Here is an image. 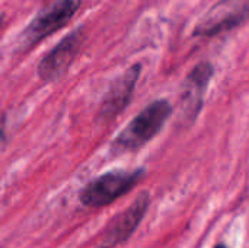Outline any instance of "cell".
Instances as JSON below:
<instances>
[{"instance_id":"52a82bcc","label":"cell","mask_w":249,"mask_h":248,"mask_svg":"<svg viewBox=\"0 0 249 248\" xmlns=\"http://www.w3.org/2000/svg\"><path fill=\"white\" fill-rule=\"evenodd\" d=\"M150 203V193L147 190L140 191V194H137V197L125 210L109 221L96 248H115L130 240V237L136 232V229L144 219Z\"/></svg>"},{"instance_id":"3957f363","label":"cell","mask_w":249,"mask_h":248,"mask_svg":"<svg viewBox=\"0 0 249 248\" xmlns=\"http://www.w3.org/2000/svg\"><path fill=\"white\" fill-rule=\"evenodd\" d=\"M82 0H54L41 9L22 29L16 39V50L26 53L42 39L64 28L80 9Z\"/></svg>"},{"instance_id":"277c9868","label":"cell","mask_w":249,"mask_h":248,"mask_svg":"<svg viewBox=\"0 0 249 248\" xmlns=\"http://www.w3.org/2000/svg\"><path fill=\"white\" fill-rule=\"evenodd\" d=\"M213 75H214L213 64L204 60L196 64L185 76L181 85L179 99H178L179 126L190 127L198 118Z\"/></svg>"},{"instance_id":"5b68a950","label":"cell","mask_w":249,"mask_h":248,"mask_svg":"<svg viewBox=\"0 0 249 248\" xmlns=\"http://www.w3.org/2000/svg\"><path fill=\"white\" fill-rule=\"evenodd\" d=\"M249 20V0H219L194 26L193 35L212 38Z\"/></svg>"},{"instance_id":"7a4b0ae2","label":"cell","mask_w":249,"mask_h":248,"mask_svg":"<svg viewBox=\"0 0 249 248\" xmlns=\"http://www.w3.org/2000/svg\"><path fill=\"white\" fill-rule=\"evenodd\" d=\"M144 168L111 170L92 178L79 193V202L86 209H101L128 194L144 177Z\"/></svg>"},{"instance_id":"9c48e42d","label":"cell","mask_w":249,"mask_h":248,"mask_svg":"<svg viewBox=\"0 0 249 248\" xmlns=\"http://www.w3.org/2000/svg\"><path fill=\"white\" fill-rule=\"evenodd\" d=\"M214 248H228V246L226 244H216Z\"/></svg>"},{"instance_id":"6da1fadb","label":"cell","mask_w":249,"mask_h":248,"mask_svg":"<svg viewBox=\"0 0 249 248\" xmlns=\"http://www.w3.org/2000/svg\"><path fill=\"white\" fill-rule=\"evenodd\" d=\"M172 113L174 107L168 99L160 98L147 104L124 127V130H121V133L112 139L109 152L112 155L137 152L160 133Z\"/></svg>"},{"instance_id":"ba28073f","label":"cell","mask_w":249,"mask_h":248,"mask_svg":"<svg viewBox=\"0 0 249 248\" xmlns=\"http://www.w3.org/2000/svg\"><path fill=\"white\" fill-rule=\"evenodd\" d=\"M142 69L143 67L140 63H134L131 67L124 70L120 76H117L111 82L99 105V111L96 115L99 121L108 123L114 120L117 115H120L128 107V104L131 102L137 80L142 75Z\"/></svg>"},{"instance_id":"8992f818","label":"cell","mask_w":249,"mask_h":248,"mask_svg":"<svg viewBox=\"0 0 249 248\" xmlns=\"http://www.w3.org/2000/svg\"><path fill=\"white\" fill-rule=\"evenodd\" d=\"M86 39L85 26H77L74 31L67 34L53 50H50L38 63L36 73L42 82H54L64 76L77 54L80 53Z\"/></svg>"}]
</instances>
